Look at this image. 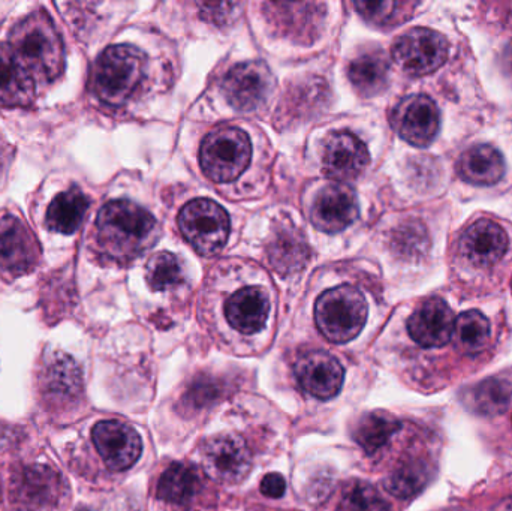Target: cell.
Masks as SVG:
<instances>
[{
	"label": "cell",
	"mask_w": 512,
	"mask_h": 511,
	"mask_svg": "<svg viewBox=\"0 0 512 511\" xmlns=\"http://www.w3.org/2000/svg\"><path fill=\"white\" fill-rule=\"evenodd\" d=\"M158 237L156 219L132 201H110L96 218V245L108 260L117 263L134 260L152 248Z\"/></svg>",
	"instance_id": "cell-1"
},
{
	"label": "cell",
	"mask_w": 512,
	"mask_h": 511,
	"mask_svg": "<svg viewBox=\"0 0 512 511\" xmlns=\"http://www.w3.org/2000/svg\"><path fill=\"white\" fill-rule=\"evenodd\" d=\"M9 45L33 75L42 81L57 80L65 71V47L50 15L33 11L9 32Z\"/></svg>",
	"instance_id": "cell-2"
},
{
	"label": "cell",
	"mask_w": 512,
	"mask_h": 511,
	"mask_svg": "<svg viewBox=\"0 0 512 511\" xmlns=\"http://www.w3.org/2000/svg\"><path fill=\"white\" fill-rule=\"evenodd\" d=\"M146 69V56L134 45H111L96 60L93 90L104 104L122 107L140 86Z\"/></svg>",
	"instance_id": "cell-3"
},
{
	"label": "cell",
	"mask_w": 512,
	"mask_h": 511,
	"mask_svg": "<svg viewBox=\"0 0 512 511\" xmlns=\"http://www.w3.org/2000/svg\"><path fill=\"white\" fill-rule=\"evenodd\" d=\"M366 320V299L351 285L325 291L316 300V326L334 344H346L357 338Z\"/></svg>",
	"instance_id": "cell-4"
},
{
	"label": "cell",
	"mask_w": 512,
	"mask_h": 511,
	"mask_svg": "<svg viewBox=\"0 0 512 511\" xmlns=\"http://www.w3.org/2000/svg\"><path fill=\"white\" fill-rule=\"evenodd\" d=\"M251 158V140L242 129L233 126L215 129L201 144V168L213 182L236 180L248 168Z\"/></svg>",
	"instance_id": "cell-5"
},
{
	"label": "cell",
	"mask_w": 512,
	"mask_h": 511,
	"mask_svg": "<svg viewBox=\"0 0 512 511\" xmlns=\"http://www.w3.org/2000/svg\"><path fill=\"white\" fill-rule=\"evenodd\" d=\"M179 225L186 240L203 255L221 251L230 236V216L206 198L186 204L180 212Z\"/></svg>",
	"instance_id": "cell-6"
},
{
	"label": "cell",
	"mask_w": 512,
	"mask_h": 511,
	"mask_svg": "<svg viewBox=\"0 0 512 511\" xmlns=\"http://www.w3.org/2000/svg\"><path fill=\"white\" fill-rule=\"evenodd\" d=\"M41 260L35 234L23 218L11 210L0 212V270L11 278L29 275Z\"/></svg>",
	"instance_id": "cell-7"
},
{
	"label": "cell",
	"mask_w": 512,
	"mask_h": 511,
	"mask_svg": "<svg viewBox=\"0 0 512 511\" xmlns=\"http://www.w3.org/2000/svg\"><path fill=\"white\" fill-rule=\"evenodd\" d=\"M447 38L427 27H414L403 33L393 47L397 65L412 77H423L438 71L448 59Z\"/></svg>",
	"instance_id": "cell-8"
},
{
	"label": "cell",
	"mask_w": 512,
	"mask_h": 511,
	"mask_svg": "<svg viewBox=\"0 0 512 511\" xmlns=\"http://www.w3.org/2000/svg\"><path fill=\"white\" fill-rule=\"evenodd\" d=\"M201 461L207 476L222 485H239L251 473L252 456L239 435H218L206 441Z\"/></svg>",
	"instance_id": "cell-9"
},
{
	"label": "cell",
	"mask_w": 512,
	"mask_h": 511,
	"mask_svg": "<svg viewBox=\"0 0 512 511\" xmlns=\"http://www.w3.org/2000/svg\"><path fill=\"white\" fill-rule=\"evenodd\" d=\"M63 491L65 483L59 473L45 465H32L14 474L9 494L21 511H51L56 509Z\"/></svg>",
	"instance_id": "cell-10"
},
{
	"label": "cell",
	"mask_w": 512,
	"mask_h": 511,
	"mask_svg": "<svg viewBox=\"0 0 512 511\" xmlns=\"http://www.w3.org/2000/svg\"><path fill=\"white\" fill-rule=\"evenodd\" d=\"M391 125L412 146L426 147L438 135L441 114L438 105L429 96H406L394 108Z\"/></svg>",
	"instance_id": "cell-11"
},
{
	"label": "cell",
	"mask_w": 512,
	"mask_h": 511,
	"mask_svg": "<svg viewBox=\"0 0 512 511\" xmlns=\"http://www.w3.org/2000/svg\"><path fill=\"white\" fill-rule=\"evenodd\" d=\"M273 86V74L267 65L252 60L230 69L222 83V92L237 110L252 111L264 104Z\"/></svg>",
	"instance_id": "cell-12"
},
{
	"label": "cell",
	"mask_w": 512,
	"mask_h": 511,
	"mask_svg": "<svg viewBox=\"0 0 512 511\" xmlns=\"http://www.w3.org/2000/svg\"><path fill=\"white\" fill-rule=\"evenodd\" d=\"M92 437L96 450L111 471L129 470L143 452V441L138 432L117 420L98 423L93 428Z\"/></svg>",
	"instance_id": "cell-13"
},
{
	"label": "cell",
	"mask_w": 512,
	"mask_h": 511,
	"mask_svg": "<svg viewBox=\"0 0 512 511\" xmlns=\"http://www.w3.org/2000/svg\"><path fill=\"white\" fill-rule=\"evenodd\" d=\"M369 152L363 141L351 132H334L325 141L324 170L336 183L357 179L369 165Z\"/></svg>",
	"instance_id": "cell-14"
},
{
	"label": "cell",
	"mask_w": 512,
	"mask_h": 511,
	"mask_svg": "<svg viewBox=\"0 0 512 511\" xmlns=\"http://www.w3.org/2000/svg\"><path fill=\"white\" fill-rule=\"evenodd\" d=\"M294 371L303 390L322 401L334 398L342 389L345 378L339 360L325 351L304 354L295 363Z\"/></svg>",
	"instance_id": "cell-15"
},
{
	"label": "cell",
	"mask_w": 512,
	"mask_h": 511,
	"mask_svg": "<svg viewBox=\"0 0 512 511\" xmlns=\"http://www.w3.org/2000/svg\"><path fill=\"white\" fill-rule=\"evenodd\" d=\"M510 240L507 231L490 219H480L463 233L460 254L478 269L495 266L504 258Z\"/></svg>",
	"instance_id": "cell-16"
},
{
	"label": "cell",
	"mask_w": 512,
	"mask_h": 511,
	"mask_svg": "<svg viewBox=\"0 0 512 511\" xmlns=\"http://www.w3.org/2000/svg\"><path fill=\"white\" fill-rule=\"evenodd\" d=\"M357 195L343 183L325 186L312 207V222L324 233H340L357 219Z\"/></svg>",
	"instance_id": "cell-17"
},
{
	"label": "cell",
	"mask_w": 512,
	"mask_h": 511,
	"mask_svg": "<svg viewBox=\"0 0 512 511\" xmlns=\"http://www.w3.org/2000/svg\"><path fill=\"white\" fill-rule=\"evenodd\" d=\"M453 311L441 299H429L421 303L408 321V332L418 345L424 348H441L453 339Z\"/></svg>",
	"instance_id": "cell-18"
},
{
	"label": "cell",
	"mask_w": 512,
	"mask_h": 511,
	"mask_svg": "<svg viewBox=\"0 0 512 511\" xmlns=\"http://www.w3.org/2000/svg\"><path fill=\"white\" fill-rule=\"evenodd\" d=\"M35 77L14 48L0 44V105L30 107L35 101Z\"/></svg>",
	"instance_id": "cell-19"
},
{
	"label": "cell",
	"mask_w": 512,
	"mask_h": 511,
	"mask_svg": "<svg viewBox=\"0 0 512 511\" xmlns=\"http://www.w3.org/2000/svg\"><path fill=\"white\" fill-rule=\"evenodd\" d=\"M41 389L50 402L65 404L74 401L83 389L80 366L65 353L50 354L42 366Z\"/></svg>",
	"instance_id": "cell-20"
},
{
	"label": "cell",
	"mask_w": 512,
	"mask_h": 511,
	"mask_svg": "<svg viewBox=\"0 0 512 511\" xmlns=\"http://www.w3.org/2000/svg\"><path fill=\"white\" fill-rule=\"evenodd\" d=\"M270 302L259 288L249 287L237 291L225 305L228 323L245 335H254L267 323Z\"/></svg>",
	"instance_id": "cell-21"
},
{
	"label": "cell",
	"mask_w": 512,
	"mask_h": 511,
	"mask_svg": "<svg viewBox=\"0 0 512 511\" xmlns=\"http://www.w3.org/2000/svg\"><path fill=\"white\" fill-rule=\"evenodd\" d=\"M459 174L471 185H495L505 174L504 156L489 144H478L463 153L459 162Z\"/></svg>",
	"instance_id": "cell-22"
},
{
	"label": "cell",
	"mask_w": 512,
	"mask_h": 511,
	"mask_svg": "<svg viewBox=\"0 0 512 511\" xmlns=\"http://www.w3.org/2000/svg\"><path fill=\"white\" fill-rule=\"evenodd\" d=\"M89 210V200L77 186L60 192L51 201L45 215V224L54 233L74 234L83 224Z\"/></svg>",
	"instance_id": "cell-23"
},
{
	"label": "cell",
	"mask_w": 512,
	"mask_h": 511,
	"mask_svg": "<svg viewBox=\"0 0 512 511\" xmlns=\"http://www.w3.org/2000/svg\"><path fill=\"white\" fill-rule=\"evenodd\" d=\"M388 71L390 65L387 56L379 48H367L349 63V78L355 89L364 96H373L384 90Z\"/></svg>",
	"instance_id": "cell-24"
},
{
	"label": "cell",
	"mask_w": 512,
	"mask_h": 511,
	"mask_svg": "<svg viewBox=\"0 0 512 511\" xmlns=\"http://www.w3.org/2000/svg\"><path fill=\"white\" fill-rule=\"evenodd\" d=\"M512 402V372L487 378L469 392L466 405L481 416L505 413Z\"/></svg>",
	"instance_id": "cell-25"
},
{
	"label": "cell",
	"mask_w": 512,
	"mask_h": 511,
	"mask_svg": "<svg viewBox=\"0 0 512 511\" xmlns=\"http://www.w3.org/2000/svg\"><path fill=\"white\" fill-rule=\"evenodd\" d=\"M201 489L194 468L185 464H173L164 471L158 483V497L165 503L186 506Z\"/></svg>",
	"instance_id": "cell-26"
},
{
	"label": "cell",
	"mask_w": 512,
	"mask_h": 511,
	"mask_svg": "<svg viewBox=\"0 0 512 511\" xmlns=\"http://www.w3.org/2000/svg\"><path fill=\"white\" fill-rule=\"evenodd\" d=\"M400 423L396 417L382 411L364 414L354 429V440L366 450V453L373 455L384 449L391 438L399 432Z\"/></svg>",
	"instance_id": "cell-27"
},
{
	"label": "cell",
	"mask_w": 512,
	"mask_h": 511,
	"mask_svg": "<svg viewBox=\"0 0 512 511\" xmlns=\"http://www.w3.org/2000/svg\"><path fill=\"white\" fill-rule=\"evenodd\" d=\"M453 336L460 351L474 356L489 347L492 329L486 315L478 311H468L457 318Z\"/></svg>",
	"instance_id": "cell-28"
},
{
	"label": "cell",
	"mask_w": 512,
	"mask_h": 511,
	"mask_svg": "<svg viewBox=\"0 0 512 511\" xmlns=\"http://www.w3.org/2000/svg\"><path fill=\"white\" fill-rule=\"evenodd\" d=\"M430 480V467L421 459H409L402 462L388 476L385 488L394 497L408 500L420 494Z\"/></svg>",
	"instance_id": "cell-29"
},
{
	"label": "cell",
	"mask_w": 512,
	"mask_h": 511,
	"mask_svg": "<svg viewBox=\"0 0 512 511\" xmlns=\"http://www.w3.org/2000/svg\"><path fill=\"white\" fill-rule=\"evenodd\" d=\"M274 267L282 272H294L306 263L307 246L294 230L277 231L276 239L270 248Z\"/></svg>",
	"instance_id": "cell-30"
},
{
	"label": "cell",
	"mask_w": 512,
	"mask_h": 511,
	"mask_svg": "<svg viewBox=\"0 0 512 511\" xmlns=\"http://www.w3.org/2000/svg\"><path fill=\"white\" fill-rule=\"evenodd\" d=\"M147 282L155 291L170 290L183 282L182 264L170 252L153 255L146 267Z\"/></svg>",
	"instance_id": "cell-31"
},
{
	"label": "cell",
	"mask_w": 512,
	"mask_h": 511,
	"mask_svg": "<svg viewBox=\"0 0 512 511\" xmlns=\"http://www.w3.org/2000/svg\"><path fill=\"white\" fill-rule=\"evenodd\" d=\"M355 6L369 23L393 27L408 20L415 5L406 2H357Z\"/></svg>",
	"instance_id": "cell-32"
},
{
	"label": "cell",
	"mask_w": 512,
	"mask_h": 511,
	"mask_svg": "<svg viewBox=\"0 0 512 511\" xmlns=\"http://www.w3.org/2000/svg\"><path fill=\"white\" fill-rule=\"evenodd\" d=\"M337 511H390V507L372 486L355 482L346 488Z\"/></svg>",
	"instance_id": "cell-33"
},
{
	"label": "cell",
	"mask_w": 512,
	"mask_h": 511,
	"mask_svg": "<svg viewBox=\"0 0 512 511\" xmlns=\"http://www.w3.org/2000/svg\"><path fill=\"white\" fill-rule=\"evenodd\" d=\"M216 395H218V389L210 381H198L192 389H189L186 401L194 407H204L207 402L215 401Z\"/></svg>",
	"instance_id": "cell-34"
},
{
	"label": "cell",
	"mask_w": 512,
	"mask_h": 511,
	"mask_svg": "<svg viewBox=\"0 0 512 511\" xmlns=\"http://www.w3.org/2000/svg\"><path fill=\"white\" fill-rule=\"evenodd\" d=\"M286 483L280 474H267L261 482V492L268 498H280L285 494Z\"/></svg>",
	"instance_id": "cell-35"
},
{
	"label": "cell",
	"mask_w": 512,
	"mask_h": 511,
	"mask_svg": "<svg viewBox=\"0 0 512 511\" xmlns=\"http://www.w3.org/2000/svg\"><path fill=\"white\" fill-rule=\"evenodd\" d=\"M9 161H11V150H9L8 143L0 138V179L5 174L6 168H8Z\"/></svg>",
	"instance_id": "cell-36"
},
{
	"label": "cell",
	"mask_w": 512,
	"mask_h": 511,
	"mask_svg": "<svg viewBox=\"0 0 512 511\" xmlns=\"http://www.w3.org/2000/svg\"><path fill=\"white\" fill-rule=\"evenodd\" d=\"M493 511H512V497L507 498V500L501 501V503L496 504L495 509Z\"/></svg>",
	"instance_id": "cell-37"
},
{
	"label": "cell",
	"mask_w": 512,
	"mask_h": 511,
	"mask_svg": "<svg viewBox=\"0 0 512 511\" xmlns=\"http://www.w3.org/2000/svg\"><path fill=\"white\" fill-rule=\"evenodd\" d=\"M504 63L505 66H507L508 71L512 74V42L508 45L507 50H505Z\"/></svg>",
	"instance_id": "cell-38"
}]
</instances>
